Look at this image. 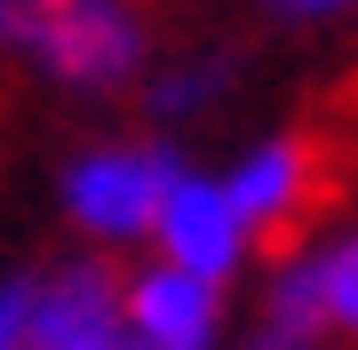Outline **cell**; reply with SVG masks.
Wrapping results in <instances>:
<instances>
[{
    "instance_id": "cell-5",
    "label": "cell",
    "mask_w": 358,
    "mask_h": 350,
    "mask_svg": "<svg viewBox=\"0 0 358 350\" xmlns=\"http://www.w3.org/2000/svg\"><path fill=\"white\" fill-rule=\"evenodd\" d=\"M143 255H159V263H176V271L239 295V279L263 263V239L239 223L223 175L207 168V159H183L176 183H167V199H159V223H152V247H143Z\"/></svg>"
},
{
    "instance_id": "cell-8",
    "label": "cell",
    "mask_w": 358,
    "mask_h": 350,
    "mask_svg": "<svg viewBox=\"0 0 358 350\" xmlns=\"http://www.w3.org/2000/svg\"><path fill=\"white\" fill-rule=\"evenodd\" d=\"M239 80H247V56L231 48V40H183V48H159L152 72H143V88H136L143 128L183 143L192 128H207V119L239 96Z\"/></svg>"
},
{
    "instance_id": "cell-9",
    "label": "cell",
    "mask_w": 358,
    "mask_h": 350,
    "mask_svg": "<svg viewBox=\"0 0 358 350\" xmlns=\"http://www.w3.org/2000/svg\"><path fill=\"white\" fill-rule=\"evenodd\" d=\"M271 32H334V24H358V0H255Z\"/></svg>"
},
{
    "instance_id": "cell-10",
    "label": "cell",
    "mask_w": 358,
    "mask_h": 350,
    "mask_svg": "<svg viewBox=\"0 0 358 350\" xmlns=\"http://www.w3.org/2000/svg\"><path fill=\"white\" fill-rule=\"evenodd\" d=\"M231 350H327V342H319V335H303V326H279V319L247 311V319H239V335H231Z\"/></svg>"
},
{
    "instance_id": "cell-7",
    "label": "cell",
    "mask_w": 358,
    "mask_h": 350,
    "mask_svg": "<svg viewBox=\"0 0 358 350\" xmlns=\"http://www.w3.org/2000/svg\"><path fill=\"white\" fill-rule=\"evenodd\" d=\"M24 350H128V311H120V263L64 255L32 271V326Z\"/></svg>"
},
{
    "instance_id": "cell-3",
    "label": "cell",
    "mask_w": 358,
    "mask_h": 350,
    "mask_svg": "<svg viewBox=\"0 0 358 350\" xmlns=\"http://www.w3.org/2000/svg\"><path fill=\"white\" fill-rule=\"evenodd\" d=\"M255 311L319 335L327 350H358V215L310 223L287 247H271L255 279Z\"/></svg>"
},
{
    "instance_id": "cell-6",
    "label": "cell",
    "mask_w": 358,
    "mask_h": 350,
    "mask_svg": "<svg viewBox=\"0 0 358 350\" xmlns=\"http://www.w3.org/2000/svg\"><path fill=\"white\" fill-rule=\"evenodd\" d=\"M120 311H128V350H231L239 335L231 286H207L159 255H136L120 271Z\"/></svg>"
},
{
    "instance_id": "cell-11",
    "label": "cell",
    "mask_w": 358,
    "mask_h": 350,
    "mask_svg": "<svg viewBox=\"0 0 358 350\" xmlns=\"http://www.w3.org/2000/svg\"><path fill=\"white\" fill-rule=\"evenodd\" d=\"M32 326V271H0V350H24Z\"/></svg>"
},
{
    "instance_id": "cell-4",
    "label": "cell",
    "mask_w": 358,
    "mask_h": 350,
    "mask_svg": "<svg viewBox=\"0 0 358 350\" xmlns=\"http://www.w3.org/2000/svg\"><path fill=\"white\" fill-rule=\"evenodd\" d=\"M215 175H223L239 223L263 247H287L294 231H310L319 191H327V159H319V136L310 128H255V136H239Z\"/></svg>"
},
{
    "instance_id": "cell-2",
    "label": "cell",
    "mask_w": 358,
    "mask_h": 350,
    "mask_svg": "<svg viewBox=\"0 0 358 350\" xmlns=\"http://www.w3.org/2000/svg\"><path fill=\"white\" fill-rule=\"evenodd\" d=\"M183 143L176 136H152V128H128V136H88L64 152L48 199H56V223L72 231L80 255H143L152 247V223H159V199L183 168Z\"/></svg>"
},
{
    "instance_id": "cell-1",
    "label": "cell",
    "mask_w": 358,
    "mask_h": 350,
    "mask_svg": "<svg viewBox=\"0 0 358 350\" xmlns=\"http://www.w3.org/2000/svg\"><path fill=\"white\" fill-rule=\"evenodd\" d=\"M159 56L143 0H0V64L64 104H120Z\"/></svg>"
}]
</instances>
